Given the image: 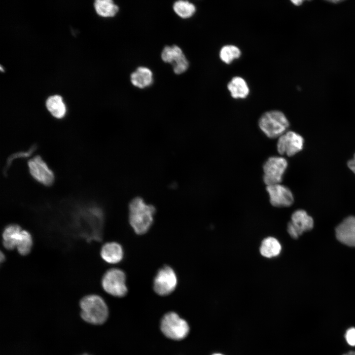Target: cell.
Wrapping results in <instances>:
<instances>
[{
  "mask_svg": "<svg viewBox=\"0 0 355 355\" xmlns=\"http://www.w3.org/2000/svg\"><path fill=\"white\" fill-rule=\"evenodd\" d=\"M129 222L138 235L146 233L152 226L155 209L153 206L147 204L142 198L136 197L129 205Z\"/></svg>",
  "mask_w": 355,
  "mask_h": 355,
  "instance_id": "6da1fadb",
  "label": "cell"
},
{
  "mask_svg": "<svg viewBox=\"0 0 355 355\" xmlns=\"http://www.w3.org/2000/svg\"><path fill=\"white\" fill-rule=\"evenodd\" d=\"M81 317L86 321L101 324L106 320L108 315L107 305L99 295L93 294L84 297L80 302Z\"/></svg>",
  "mask_w": 355,
  "mask_h": 355,
  "instance_id": "7a4b0ae2",
  "label": "cell"
},
{
  "mask_svg": "<svg viewBox=\"0 0 355 355\" xmlns=\"http://www.w3.org/2000/svg\"><path fill=\"white\" fill-rule=\"evenodd\" d=\"M258 124L262 131L272 139L279 138L285 133L289 125L285 115L279 110L266 112L260 118Z\"/></svg>",
  "mask_w": 355,
  "mask_h": 355,
  "instance_id": "3957f363",
  "label": "cell"
},
{
  "mask_svg": "<svg viewBox=\"0 0 355 355\" xmlns=\"http://www.w3.org/2000/svg\"><path fill=\"white\" fill-rule=\"evenodd\" d=\"M160 328L165 336L174 340L183 339L189 332V326L187 321L173 312H169L163 317Z\"/></svg>",
  "mask_w": 355,
  "mask_h": 355,
  "instance_id": "277c9868",
  "label": "cell"
},
{
  "mask_svg": "<svg viewBox=\"0 0 355 355\" xmlns=\"http://www.w3.org/2000/svg\"><path fill=\"white\" fill-rule=\"evenodd\" d=\"M101 283L104 290L113 296L122 297L128 292L126 276L120 269L111 268L106 271L102 277Z\"/></svg>",
  "mask_w": 355,
  "mask_h": 355,
  "instance_id": "5b68a950",
  "label": "cell"
},
{
  "mask_svg": "<svg viewBox=\"0 0 355 355\" xmlns=\"http://www.w3.org/2000/svg\"><path fill=\"white\" fill-rule=\"evenodd\" d=\"M27 166L30 175L36 181L46 187L54 184L55 174L40 155H37L29 159Z\"/></svg>",
  "mask_w": 355,
  "mask_h": 355,
  "instance_id": "8992f818",
  "label": "cell"
},
{
  "mask_svg": "<svg viewBox=\"0 0 355 355\" xmlns=\"http://www.w3.org/2000/svg\"><path fill=\"white\" fill-rule=\"evenodd\" d=\"M178 282L174 270L169 266H164L158 270L154 278L153 289L159 295H168L176 289Z\"/></svg>",
  "mask_w": 355,
  "mask_h": 355,
  "instance_id": "52a82bcc",
  "label": "cell"
},
{
  "mask_svg": "<svg viewBox=\"0 0 355 355\" xmlns=\"http://www.w3.org/2000/svg\"><path fill=\"white\" fill-rule=\"evenodd\" d=\"M287 167V160L280 156L269 157L263 165L264 181L267 185L280 183Z\"/></svg>",
  "mask_w": 355,
  "mask_h": 355,
  "instance_id": "ba28073f",
  "label": "cell"
},
{
  "mask_svg": "<svg viewBox=\"0 0 355 355\" xmlns=\"http://www.w3.org/2000/svg\"><path fill=\"white\" fill-rule=\"evenodd\" d=\"M313 226V218L304 210H298L292 214L287 230L291 238L297 239L303 233L312 230Z\"/></svg>",
  "mask_w": 355,
  "mask_h": 355,
  "instance_id": "9c48e42d",
  "label": "cell"
},
{
  "mask_svg": "<svg viewBox=\"0 0 355 355\" xmlns=\"http://www.w3.org/2000/svg\"><path fill=\"white\" fill-rule=\"evenodd\" d=\"M161 58L164 62L172 65L174 72L177 74L184 72L189 67V62L177 45L166 46L162 51Z\"/></svg>",
  "mask_w": 355,
  "mask_h": 355,
  "instance_id": "30bf717a",
  "label": "cell"
},
{
  "mask_svg": "<svg viewBox=\"0 0 355 355\" xmlns=\"http://www.w3.org/2000/svg\"><path fill=\"white\" fill-rule=\"evenodd\" d=\"M303 145V138L296 132L289 131L279 138L277 150L281 154L292 156L301 151Z\"/></svg>",
  "mask_w": 355,
  "mask_h": 355,
  "instance_id": "8fae6325",
  "label": "cell"
},
{
  "mask_svg": "<svg viewBox=\"0 0 355 355\" xmlns=\"http://www.w3.org/2000/svg\"><path fill=\"white\" fill-rule=\"evenodd\" d=\"M270 202L276 207H287L294 202V197L290 190L280 183L267 185Z\"/></svg>",
  "mask_w": 355,
  "mask_h": 355,
  "instance_id": "7c38bea8",
  "label": "cell"
},
{
  "mask_svg": "<svg viewBox=\"0 0 355 355\" xmlns=\"http://www.w3.org/2000/svg\"><path fill=\"white\" fill-rule=\"evenodd\" d=\"M336 237L341 243L355 247V216H350L344 219L335 229Z\"/></svg>",
  "mask_w": 355,
  "mask_h": 355,
  "instance_id": "4fadbf2b",
  "label": "cell"
},
{
  "mask_svg": "<svg viewBox=\"0 0 355 355\" xmlns=\"http://www.w3.org/2000/svg\"><path fill=\"white\" fill-rule=\"evenodd\" d=\"M124 249L122 246L115 242H107L104 244L100 250V255L106 262L117 264L124 257Z\"/></svg>",
  "mask_w": 355,
  "mask_h": 355,
  "instance_id": "5bb4252c",
  "label": "cell"
},
{
  "mask_svg": "<svg viewBox=\"0 0 355 355\" xmlns=\"http://www.w3.org/2000/svg\"><path fill=\"white\" fill-rule=\"evenodd\" d=\"M130 79L134 86L143 89L150 86L153 83V73L149 69L139 67L131 74Z\"/></svg>",
  "mask_w": 355,
  "mask_h": 355,
  "instance_id": "9a60e30c",
  "label": "cell"
},
{
  "mask_svg": "<svg viewBox=\"0 0 355 355\" xmlns=\"http://www.w3.org/2000/svg\"><path fill=\"white\" fill-rule=\"evenodd\" d=\"M46 107L50 113L57 119H62L67 114V107L62 98L59 95L49 97L45 103Z\"/></svg>",
  "mask_w": 355,
  "mask_h": 355,
  "instance_id": "2e32d148",
  "label": "cell"
},
{
  "mask_svg": "<svg viewBox=\"0 0 355 355\" xmlns=\"http://www.w3.org/2000/svg\"><path fill=\"white\" fill-rule=\"evenodd\" d=\"M22 229L16 224L7 225L4 229L2 234V244L4 248L8 250L16 248V243Z\"/></svg>",
  "mask_w": 355,
  "mask_h": 355,
  "instance_id": "e0dca14e",
  "label": "cell"
},
{
  "mask_svg": "<svg viewBox=\"0 0 355 355\" xmlns=\"http://www.w3.org/2000/svg\"><path fill=\"white\" fill-rule=\"evenodd\" d=\"M282 250L279 241L273 237H268L261 242L259 248L260 253L263 256L271 258L278 256Z\"/></svg>",
  "mask_w": 355,
  "mask_h": 355,
  "instance_id": "ac0fdd59",
  "label": "cell"
},
{
  "mask_svg": "<svg viewBox=\"0 0 355 355\" xmlns=\"http://www.w3.org/2000/svg\"><path fill=\"white\" fill-rule=\"evenodd\" d=\"M227 88L231 96L235 99L245 98L249 92L247 83L240 76L234 77L228 83Z\"/></svg>",
  "mask_w": 355,
  "mask_h": 355,
  "instance_id": "d6986e66",
  "label": "cell"
},
{
  "mask_svg": "<svg viewBox=\"0 0 355 355\" xmlns=\"http://www.w3.org/2000/svg\"><path fill=\"white\" fill-rule=\"evenodd\" d=\"M94 7L97 13L104 17H113L119 10L118 6L111 0H97Z\"/></svg>",
  "mask_w": 355,
  "mask_h": 355,
  "instance_id": "ffe728a7",
  "label": "cell"
},
{
  "mask_svg": "<svg viewBox=\"0 0 355 355\" xmlns=\"http://www.w3.org/2000/svg\"><path fill=\"white\" fill-rule=\"evenodd\" d=\"M32 246L31 234L28 231L22 229L16 243L18 252L22 255H26L30 252Z\"/></svg>",
  "mask_w": 355,
  "mask_h": 355,
  "instance_id": "44dd1931",
  "label": "cell"
},
{
  "mask_svg": "<svg viewBox=\"0 0 355 355\" xmlns=\"http://www.w3.org/2000/svg\"><path fill=\"white\" fill-rule=\"evenodd\" d=\"M173 9L178 16L183 19L190 18L196 12L195 5L185 0L176 1L173 5Z\"/></svg>",
  "mask_w": 355,
  "mask_h": 355,
  "instance_id": "7402d4cb",
  "label": "cell"
},
{
  "mask_svg": "<svg viewBox=\"0 0 355 355\" xmlns=\"http://www.w3.org/2000/svg\"><path fill=\"white\" fill-rule=\"evenodd\" d=\"M241 55L240 49L233 45L223 46L219 52V57L226 64L231 63L234 60L239 58Z\"/></svg>",
  "mask_w": 355,
  "mask_h": 355,
  "instance_id": "603a6c76",
  "label": "cell"
},
{
  "mask_svg": "<svg viewBox=\"0 0 355 355\" xmlns=\"http://www.w3.org/2000/svg\"><path fill=\"white\" fill-rule=\"evenodd\" d=\"M37 146L36 144L32 145L27 150L20 151L11 154L7 159L2 173L4 176H7V172L11 165L12 161L18 158H27L30 157L36 150Z\"/></svg>",
  "mask_w": 355,
  "mask_h": 355,
  "instance_id": "cb8c5ba5",
  "label": "cell"
},
{
  "mask_svg": "<svg viewBox=\"0 0 355 355\" xmlns=\"http://www.w3.org/2000/svg\"><path fill=\"white\" fill-rule=\"evenodd\" d=\"M345 338L348 344L351 346H355V328L348 329L345 334Z\"/></svg>",
  "mask_w": 355,
  "mask_h": 355,
  "instance_id": "d4e9b609",
  "label": "cell"
},
{
  "mask_svg": "<svg viewBox=\"0 0 355 355\" xmlns=\"http://www.w3.org/2000/svg\"><path fill=\"white\" fill-rule=\"evenodd\" d=\"M348 166L349 169L355 174V153L353 158L348 162Z\"/></svg>",
  "mask_w": 355,
  "mask_h": 355,
  "instance_id": "484cf974",
  "label": "cell"
},
{
  "mask_svg": "<svg viewBox=\"0 0 355 355\" xmlns=\"http://www.w3.org/2000/svg\"><path fill=\"white\" fill-rule=\"evenodd\" d=\"M291 2L293 3V4L296 5H300L303 2V0H291Z\"/></svg>",
  "mask_w": 355,
  "mask_h": 355,
  "instance_id": "4316f807",
  "label": "cell"
},
{
  "mask_svg": "<svg viewBox=\"0 0 355 355\" xmlns=\"http://www.w3.org/2000/svg\"><path fill=\"white\" fill-rule=\"evenodd\" d=\"M343 355H355V351H351Z\"/></svg>",
  "mask_w": 355,
  "mask_h": 355,
  "instance_id": "83f0119b",
  "label": "cell"
},
{
  "mask_svg": "<svg viewBox=\"0 0 355 355\" xmlns=\"http://www.w3.org/2000/svg\"><path fill=\"white\" fill-rule=\"evenodd\" d=\"M4 258H5V256H4V254H3L2 252H1V253H0V261L2 262L4 260Z\"/></svg>",
  "mask_w": 355,
  "mask_h": 355,
  "instance_id": "f1b7e54d",
  "label": "cell"
},
{
  "mask_svg": "<svg viewBox=\"0 0 355 355\" xmlns=\"http://www.w3.org/2000/svg\"><path fill=\"white\" fill-rule=\"evenodd\" d=\"M212 355H222L221 354H219V353H215V354H213Z\"/></svg>",
  "mask_w": 355,
  "mask_h": 355,
  "instance_id": "f546056e",
  "label": "cell"
},
{
  "mask_svg": "<svg viewBox=\"0 0 355 355\" xmlns=\"http://www.w3.org/2000/svg\"></svg>",
  "mask_w": 355,
  "mask_h": 355,
  "instance_id": "4dcf8cb0",
  "label": "cell"
}]
</instances>
